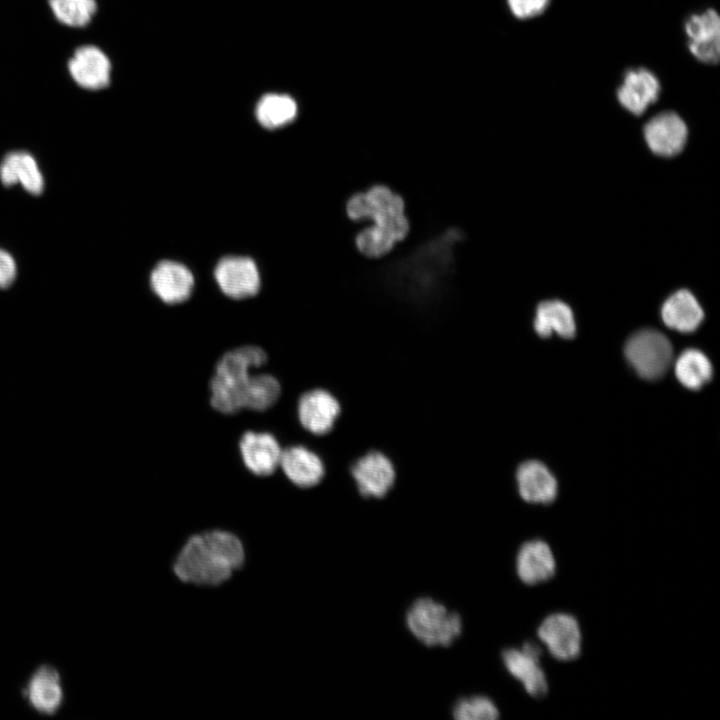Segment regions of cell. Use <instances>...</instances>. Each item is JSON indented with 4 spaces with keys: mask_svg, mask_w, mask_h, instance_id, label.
Returning <instances> with one entry per match:
<instances>
[{
    "mask_svg": "<svg viewBox=\"0 0 720 720\" xmlns=\"http://www.w3.org/2000/svg\"><path fill=\"white\" fill-rule=\"evenodd\" d=\"M660 91L657 78L646 69H635L625 74L617 96L621 105L635 115H641L655 102Z\"/></svg>",
    "mask_w": 720,
    "mask_h": 720,
    "instance_id": "19",
    "label": "cell"
},
{
    "mask_svg": "<svg viewBox=\"0 0 720 720\" xmlns=\"http://www.w3.org/2000/svg\"><path fill=\"white\" fill-rule=\"evenodd\" d=\"M357 493L364 499H382L393 488L396 470L392 460L379 450H369L349 468Z\"/></svg>",
    "mask_w": 720,
    "mask_h": 720,
    "instance_id": "6",
    "label": "cell"
},
{
    "mask_svg": "<svg viewBox=\"0 0 720 720\" xmlns=\"http://www.w3.org/2000/svg\"><path fill=\"white\" fill-rule=\"evenodd\" d=\"M406 624L418 641L432 647L451 645L463 628L459 614L429 597L412 603L406 613Z\"/></svg>",
    "mask_w": 720,
    "mask_h": 720,
    "instance_id": "4",
    "label": "cell"
},
{
    "mask_svg": "<svg viewBox=\"0 0 720 720\" xmlns=\"http://www.w3.org/2000/svg\"><path fill=\"white\" fill-rule=\"evenodd\" d=\"M520 497L528 503L549 504L557 496V481L547 467L536 460L521 463L515 473Z\"/></svg>",
    "mask_w": 720,
    "mask_h": 720,
    "instance_id": "17",
    "label": "cell"
},
{
    "mask_svg": "<svg viewBox=\"0 0 720 720\" xmlns=\"http://www.w3.org/2000/svg\"><path fill=\"white\" fill-rule=\"evenodd\" d=\"M215 278L222 292L233 299L254 296L260 288L257 266L248 257L223 258L215 269Z\"/></svg>",
    "mask_w": 720,
    "mask_h": 720,
    "instance_id": "12",
    "label": "cell"
},
{
    "mask_svg": "<svg viewBox=\"0 0 720 720\" xmlns=\"http://www.w3.org/2000/svg\"><path fill=\"white\" fill-rule=\"evenodd\" d=\"M154 293L167 304H178L189 298L194 278L189 269L174 261H162L150 278Z\"/></svg>",
    "mask_w": 720,
    "mask_h": 720,
    "instance_id": "16",
    "label": "cell"
},
{
    "mask_svg": "<svg viewBox=\"0 0 720 720\" xmlns=\"http://www.w3.org/2000/svg\"><path fill=\"white\" fill-rule=\"evenodd\" d=\"M283 448L268 432L246 431L239 440L244 466L258 477L271 476L280 464Z\"/></svg>",
    "mask_w": 720,
    "mask_h": 720,
    "instance_id": "11",
    "label": "cell"
},
{
    "mask_svg": "<svg viewBox=\"0 0 720 720\" xmlns=\"http://www.w3.org/2000/svg\"><path fill=\"white\" fill-rule=\"evenodd\" d=\"M556 570L553 552L542 540L525 542L516 556V572L519 579L528 585L550 579Z\"/></svg>",
    "mask_w": 720,
    "mask_h": 720,
    "instance_id": "18",
    "label": "cell"
},
{
    "mask_svg": "<svg viewBox=\"0 0 720 720\" xmlns=\"http://www.w3.org/2000/svg\"><path fill=\"white\" fill-rule=\"evenodd\" d=\"M0 179L6 186L20 183L31 194L43 190V178L31 154L24 151L8 153L0 165Z\"/></svg>",
    "mask_w": 720,
    "mask_h": 720,
    "instance_id": "22",
    "label": "cell"
},
{
    "mask_svg": "<svg viewBox=\"0 0 720 720\" xmlns=\"http://www.w3.org/2000/svg\"><path fill=\"white\" fill-rule=\"evenodd\" d=\"M541 649L532 642L522 648H509L503 651L502 660L506 670L520 681L528 694L534 697L544 696L548 690L547 680L540 666Z\"/></svg>",
    "mask_w": 720,
    "mask_h": 720,
    "instance_id": "10",
    "label": "cell"
},
{
    "mask_svg": "<svg viewBox=\"0 0 720 720\" xmlns=\"http://www.w3.org/2000/svg\"><path fill=\"white\" fill-rule=\"evenodd\" d=\"M281 395V384L276 377L268 373L255 374L247 396L245 409L263 412L272 408Z\"/></svg>",
    "mask_w": 720,
    "mask_h": 720,
    "instance_id": "26",
    "label": "cell"
},
{
    "mask_svg": "<svg viewBox=\"0 0 720 720\" xmlns=\"http://www.w3.org/2000/svg\"><path fill=\"white\" fill-rule=\"evenodd\" d=\"M16 276V263L13 257L0 249V288L9 287Z\"/></svg>",
    "mask_w": 720,
    "mask_h": 720,
    "instance_id": "30",
    "label": "cell"
},
{
    "mask_svg": "<svg viewBox=\"0 0 720 720\" xmlns=\"http://www.w3.org/2000/svg\"><path fill=\"white\" fill-rule=\"evenodd\" d=\"M246 563V548L232 530L212 527L188 535L172 562L176 580L197 588H218L229 582Z\"/></svg>",
    "mask_w": 720,
    "mask_h": 720,
    "instance_id": "1",
    "label": "cell"
},
{
    "mask_svg": "<svg viewBox=\"0 0 720 720\" xmlns=\"http://www.w3.org/2000/svg\"><path fill=\"white\" fill-rule=\"evenodd\" d=\"M25 695L38 712L54 714L63 700L58 672L47 665L40 667L30 679Z\"/></svg>",
    "mask_w": 720,
    "mask_h": 720,
    "instance_id": "20",
    "label": "cell"
},
{
    "mask_svg": "<svg viewBox=\"0 0 720 720\" xmlns=\"http://www.w3.org/2000/svg\"><path fill=\"white\" fill-rule=\"evenodd\" d=\"M295 100L284 94H267L256 106V117L259 123L268 129H275L292 122L297 116Z\"/></svg>",
    "mask_w": 720,
    "mask_h": 720,
    "instance_id": "25",
    "label": "cell"
},
{
    "mask_svg": "<svg viewBox=\"0 0 720 720\" xmlns=\"http://www.w3.org/2000/svg\"><path fill=\"white\" fill-rule=\"evenodd\" d=\"M624 353L640 377L656 380L669 369L673 349L670 341L661 332L643 329L630 336L625 344Z\"/></svg>",
    "mask_w": 720,
    "mask_h": 720,
    "instance_id": "5",
    "label": "cell"
},
{
    "mask_svg": "<svg viewBox=\"0 0 720 720\" xmlns=\"http://www.w3.org/2000/svg\"><path fill=\"white\" fill-rule=\"evenodd\" d=\"M538 637L549 653L561 661L573 660L581 651V630L575 617L567 613L547 616L538 628Z\"/></svg>",
    "mask_w": 720,
    "mask_h": 720,
    "instance_id": "9",
    "label": "cell"
},
{
    "mask_svg": "<svg viewBox=\"0 0 720 720\" xmlns=\"http://www.w3.org/2000/svg\"><path fill=\"white\" fill-rule=\"evenodd\" d=\"M68 69L73 80L85 89H102L110 82L111 63L95 46L78 48L68 63Z\"/></svg>",
    "mask_w": 720,
    "mask_h": 720,
    "instance_id": "15",
    "label": "cell"
},
{
    "mask_svg": "<svg viewBox=\"0 0 720 720\" xmlns=\"http://www.w3.org/2000/svg\"><path fill=\"white\" fill-rule=\"evenodd\" d=\"M512 13L520 18L526 19L541 14L547 7L550 0H507Z\"/></svg>",
    "mask_w": 720,
    "mask_h": 720,
    "instance_id": "29",
    "label": "cell"
},
{
    "mask_svg": "<svg viewBox=\"0 0 720 720\" xmlns=\"http://www.w3.org/2000/svg\"><path fill=\"white\" fill-rule=\"evenodd\" d=\"M661 316L669 328L689 333L698 328L704 313L693 294L688 290H679L664 302Z\"/></svg>",
    "mask_w": 720,
    "mask_h": 720,
    "instance_id": "21",
    "label": "cell"
},
{
    "mask_svg": "<svg viewBox=\"0 0 720 720\" xmlns=\"http://www.w3.org/2000/svg\"><path fill=\"white\" fill-rule=\"evenodd\" d=\"M533 327L544 338L553 332L563 338H572L576 331L570 307L559 300L544 301L537 306Z\"/></svg>",
    "mask_w": 720,
    "mask_h": 720,
    "instance_id": "23",
    "label": "cell"
},
{
    "mask_svg": "<svg viewBox=\"0 0 720 720\" xmlns=\"http://www.w3.org/2000/svg\"><path fill=\"white\" fill-rule=\"evenodd\" d=\"M279 467L287 480L300 490L317 487L326 474V466L321 455L305 444H294L284 448Z\"/></svg>",
    "mask_w": 720,
    "mask_h": 720,
    "instance_id": "8",
    "label": "cell"
},
{
    "mask_svg": "<svg viewBox=\"0 0 720 720\" xmlns=\"http://www.w3.org/2000/svg\"><path fill=\"white\" fill-rule=\"evenodd\" d=\"M691 53L701 62L717 64L720 56V21L713 9L692 15L685 24Z\"/></svg>",
    "mask_w": 720,
    "mask_h": 720,
    "instance_id": "13",
    "label": "cell"
},
{
    "mask_svg": "<svg viewBox=\"0 0 720 720\" xmlns=\"http://www.w3.org/2000/svg\"><path fill=\"white\" fill-rule=\"evenodd\" d=\"M341 403L328 389L313 387L304 390L296 403L297 421L304 432L315 437L327 435L334 428Z\"/></svg>",
    "mask_w": 720,
    "mask_h": 720,
    "instance_id": "7",
    "label": "cell"
},
{
    "mask_svg": "<svg viewBox=\"0 0 720 720\" xmlns=\"http://www.w3.org/2000/svg\"><path fill=\"white\" fill-rule=\"evenodd\" d=\"M674 368L679 382L691 390L702 388L713 375L711 362L697 349L683 351L677 358Z\"/></svg>",
    "mask_w": 720,
    "mask_h": 720,
    "instance_id": "24",
    "label": "cell"
},
{
    "mask_svg": "<svg viewBox=\"0 0 720 720\" xmlns=\"http://www.w3.org/2000/svg\"><path fill=\"white\" fill-rule=\"evenodd\" d=\"M646 142L657 155L670 157L678 154L687 139V127L674 112L654 116L644 127Z\"/></svg>",
    "mask_w": 720,
    "mask_h": 720,
    "instance_id": "14",
    "label": "cell"
},
{
    "mask_svg": "<svg viewBox=\"0 0 720 720\" xmlns=\"http://www.w3.org/2000/svg\"><path fill=\"white\" fill-rule=\"evenodd\" d=\"M267 361V353L256 345L239 346L225 352L216 362L209 383L212 408L225 415L245 409L255 377L253 370Z\"/></svg>",
    "mask_w": 720,
    "mask_h": 720,
    "instance_id": "3",
    "label": "cell"
},
{
    "mask_svg": "<svg viewBox=\"0 0 720 720\" xmlns=\"http://www.w3.org/2000/svg\"><path fill=\"white\" fill-rule=\"evenodd\" d=\"M344 211L351 222H371L353 239L358 253L369 259L388 255L410 232L404 198L385 184L352 193L344 203Z\"/></svg>",
    "mask_w": 720,
    "mask_h": 720,
    "instance_id": "2",
    "label": "cell"
},
{
    "mask_svg": "<svg viewBox=\"0 0 720 720\" xmlns=\"http://www.w3.org/2000/svg\"><path fill=\"white\" fill-rule=\"evenodd\" d=\"M56 19L70 27L86 26L96 12L95 0H49Z\"/></svg>",
    "mask_w": 720,
    "mask_h": 720,
    "instance_id": "27",
    "label": "cell"
},
{
    "mask_svg": "<svg viewBox=\"0 0 720 720\" xmlns=\"http://www.w3.org/2000/svg\"><path fill=\"white\" fill-rule=\"evenodd\" d=\"M452 714L457 720H494L498 718L499 710L489 697L474 695L459 699Z\"/></svg>",
    "mask_w": 720,
    "mask_h": 720,
    "instance_id": "28",
    "label": "cell"
}]
</instances>
